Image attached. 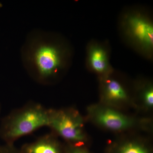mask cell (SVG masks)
<instances>
[{"instance_id": "6da1fadb", "label": "cell", "mask_w": 153, "mask_h": 153, "mask_svg": "<svg viewBox=\"0 0 153 153\" xmlns=\"http://www.w3.org/2000/svg\"><path fill=\"white\" fill-rule=\"evenodd\" d=\"M20 53L28 74L44 85L52 84L66 70L71 56L70 47L62 37L41 29L29 32Z\"/></svg>"}, {"instance_id": "7a4b0ae2", "label": "cell", "mask_w": 153, "mask_h": 153, "mask_svg": "<svg viewBox=\"0 0 153 153\" xmlns=\"http://www.w3.org/2000/svg\"><path fill=\"white\" fill-rule=\"evenodd\" d=\"M49 109L38 103H29L3 118L0 124V137L8 144L38 129L48 127Z\"/></svg>"}, {"instance_id": "3957f363", "label": "cell", "mask_w": 153, "mask_h": 153, "mask_svg": "<svg viewBox=\"0 0 153 153\" xmlns=\"http://www.w3.org/2000/svg\"><path fill=\"white\" fill-rule=\"evenodd\" d=\"M82 120L76 111L49 109L48 127L66 140L74 143L82 141Z\"/></svg>"}, {"instance_id": "277c9868", "label": "cell", "mask_w": 153, "mask_h": 153, "mask_svg": "<svg viewBox=\"0 0 153 153\" xmlns=\"http://www.w3.org/2000/svg\"><path fill=\"white\" fill-rule=\"evenodd\" d=\"M126 23L131 38L144 49H152L153 26L152 22L141 16L134 15L128 18Z\"/></svg>"}, {"instance_id": "5b68a950", "label": "cell", "mask_w": 153, "mask_h": 153, "mask_svg": "<svg viewBox=\"0 0 153 153\" xmlns=\"http://www.w3.org/2000/svg\"><path fill=\"white\" fill-rule=\"evenodd\" d=\"M94 118L96 121L106 128L113 130H120L131 125L129 119L114 110L102 108L96 110Z\"/></svg>"}, {"instance_id": "8992f818", "label": "cell", "mask_w": 153, "mask_h": 153, "mask_svg": "<svg viewBox=\"0 0 153 153\" xmlns=\"http://www.w3.org/2000/svg\"><path fill=\"white\" fill-rule=\"evenodd\" d=\"M20 150L22 153H63L53 134L45 135L33 142L25 144Z\"/></svg>"}, {"instance_id": "52a82bcc", "label": "cell", "mask_w": 153, "mask_h": 153, "mask_svg": "<svg viewBox=\"0 0 153 153\" xmlns=\"http://www.w3.org/2000/svg\"><path fill=\"white\" fill-rule=\"evenodd\" d=\"M88 60L91 68L97 73H104L108 68L107 53L100 46H93L90 48Z\"/></svg>"}, {"instance_id": "ba28073f", "label": "cell", "mask_w": 153, "mask_h": 153, "mask_svg": "<svg viewBox=\"0 0 153 153\" xmlns=\"http://www.w3.org/2000/svg\"><path fill=\"white\" fill-rule=\"evenodd\" d=\"M105 93L108 99L113 101H121L127 97L126 93L121 85L114 79H110L106 82Z\"/></svg>"}, {"instance_id": "9c48e42d", "label": "cell", "mask_w": 153, "mask_h": 153, "mask_svg": "<svg viewBox=\"0 0 153 153\" xmlns=\"http://www.w3.org/2000/svg\"><path fill=\"white\" fill-rule=\"evenodd\" d=\"M120 153H147V152L141 146L130 143L123 148Z\"/></svg>"}, {"instance_id": "30bf717a", "label": "cell", "mask_w": 153, "mask_h": 153, "mask_svg": "<svg viewBox=\"0 0 153 153\" xmlns=\"http://www.w3.org/2000/svg\"><path fill=\"white\" fill-rule=\"evenodd\" d=\"M0 153H22L20 149H17L14 144H8L0 146Z\"/></svg>"}, {"instance_id": "8fae6325", "label": "cell", "mask_w": 153, "mask_h": 153, "mask_svg": "<svg viewBox=\"0 0 153 153\" xmlns=\"http://www.w3.org/2000/svg\"><path fill=\"white\" fill-rule=\"evenodd\" d=\"M144 97L146 104L148 106H152L153 105V90L152 88H148L145 91Z\"/></svg>"}, {"instance_id": "7c38bea8", "label": "cell", "mask_w": 153, "mask_h": 153, "mask_svg": "<svg viewBox=\"0 0 153 153\" xmlns=\"http://www.w3.org/2000/svg\"><path fill=\"white\" fill-rule=\"evenodd\" d=\"M67 153H85L83 151L80 150L76 147L71 148V149L68 150Z\"/></svg>"}, {"instance_id": "4fadbf2b", "label": "cell", "mask_w": 153, "mask_h": 153, "mask_svg": "<svg viewBox=\"0 0 153 153\" xmlns=\"http://www.w3.org/2000/svg\"><path fill=\"white\" fill-rule=\"evenodd\" d=\"M1 104H0V112H1Z\"/></svg>"}]
</instances>
